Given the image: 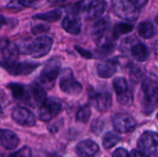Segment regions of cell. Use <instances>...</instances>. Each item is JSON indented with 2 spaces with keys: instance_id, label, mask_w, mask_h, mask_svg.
Masks as SVG:
<instances>
[{
  "instance_id": "cell-29",
  "label": "cell",
  "mask_w": 158,
  "mask_h": 157,
  "mask_svg": "<svg viewBox=\"0 0 158 157\" xmlns=\"http://www.w3.org/2000/svg\"><path fill=\"white\" fill-rule=\"evenodd\" d=\"M8 157H31V151L29 147L25 146L16 153L10 155Z\"/></svg>"
},
{
  "instance_id": "cell-21",
  "label": "cell",
  "mask_w": 158,
  "mask_h": 157,
  "mask_svg": "<svg viewBox=\"0 0 158 157\" xmlns=\"http://www.w3.org/2000/svg\"><path fill=\"white\" fill-rule=\"evenodd\" d=\"M131 55L135 60L139 62H144L149 58L150 50L145 44L138 43L131 46Z\"/></svg>"
},
{
  "instance_id": "cell-22",
  "label": "cell",
  "mask_w": 158,
  "mask_h": 157,
  "mask_svg": "<svg viewBox=\"0 0 158 157\" xmlns=\"http://www.w3.org/2000/svg\"><path fill=\"white\" fill-rule=\"evenodd\" d=\"M62 16V10L60 8H56L44 13H40L34 15L35 19L43 20V21H47V22H56Z\"/></svg>"
},
{
  "instance_id": "cell-24",
  "label": "cell",
  "mask_w": 158,
  "mask_h": 157,
  "mask_svg": "<svg viewBox=\"0 0 158 157\" xmlns=\"http://www.w3.org/2000/svg\"><path fill=\"white\" fill-rule=\"evenodd\" d=\"M139 35L143 38L149 39L155 35V28L153 24L149 21H143L138 26Z\"/></svg>"
},
{
  "instance_id": "cell-15",
  "label": "cell",
  "mask_w": 158,
  "mask_h": 157,
  "mask_svg": "<svg viewBox=\"0 0 158 157\" xmlns=\"http://www.w3.org/2000/svg\"><path fill=\"white\" fill-rule=\"evenodd\" d=\"M92 102L94 106L100 112L107 111L112 105V97L109 93L101 92L95 93L92 96Z\"/></svg>"
},
{
  "instance_id": "cell-2",
  "label": "cell",
  "mask_w": 158,
  "mask_h": 157,
  "mask_svg": "<svg viewBox=\"0 0 158 157\" xmlns=\"http://www.w3.org/2000/svg\"><path fill=\"white\" fill-rule=\"evenodd\" d=\"M142 104L146 114L158 106V81L154 77L145 78L142 83Z\"/></svg>"
},
{
  "instance_id": "cell-9",
  "label": "cell",
  "mask_w": 158,
  "mask_h": 157,
  "mask_svg": "<svg viewBox=\"0 0 158 157\" xmlns=\"http://www.w3.org/2000/svg\"><path fill=\"white\" fill-rule=\"evenodd\" d=\"M45 99H46L45 89L43 86H41L38 82L26 86V95H25L24 103L29 104L32 106L41 105Z\"/></svg>"
},
{
  "instance_id": "cell-34",
  "label": "cell",
  "mask_w": 158,
  "mask_h": 157,
  "mask_svg": "<svg viewBox=\"0 0 158 157\" xmlns=\"http://www.w3.org/2000/svg\"><path fill=\"white\" fill-rule=\"evenodd\" d=\"M48 29H49V27L48 26H45L44 24H42V25H36V26L32 27V32L33 33H40V32L46 31Z\"/></svg>"
},
{
  "instance_id": "cell-39",
  "label": "cell",
  "mask_w": 158,
  "mask_h": 157,
  "mask_svg": "<svg viewBox=\"0 0 158 157\" xmlns=\"http://www.w3.org/2000/svg\"><path fill=\"white\" fill-rule=\"evenodd\" d=\"M2 114V108H1V105H0V115Z\"/></svg>"
},
{
  "instance_id": "cell-35",
  "label": "cell",
  "mask_w": 158,
  "mask_h": 157,
  "mask_svg": "<svg viewBox=\"0 0 158 157\" xmlns=\"http://www.w3.org/2000/svg\"><path fill=\"white\" fill-rule=\"evenodd\" d=\"M130 157H145L140 151L132 150L131 153L130 154Z\"/></svg>"
},
{
  "instance_id": "cell-4",
  "label": "cell",
  "mask_w": 158,
  "mask_h": 157,
  "mask_svg": "<svg viewBox=\"0 0 158 157\" xmlns=\"http://www.w3.org/2000/svg\"><path fill=\"white\" fill-rule=\"evenodd\" d=\"M139 151L145 157H158V134L145 131L138 141Z\"/></svg>"
},
{
  "instance_id": "cell-33",
  "label": "cell",
  "mask_w": 158,
  "mask_h": 157,
  "mask_svg": "<svg viewBox=\"0 0 158 157\" xmlns=\"http://www.w3.org/2000/svg\"><path fill=\"white\" fill-rule=\"evenodd\" d=\"M113 157H130V154L127 150L123 148H118L114 152Z\"/></svg>"
},
{
  "instance_id": "cell-18",
  "label": "cell",
  "mask_w": 158,
  "mask_h": 157,
  "mask_svg": "<svg viewBox=\"0 0 158 157\" xmlns=\"http://www.w3.org/2000/svg\"><path fill=\"white\" fill-rule=\"evenodd\" d=\"M106 8V0H93L87 6V18L89 19H96L100 18Z\"/></svg>"
},
{
  "instance_id": "cell-25",
  "label": "cell",
  "mask_w": 158,
  "mask_h": 157,
  "mask_svg": "<svg viewBox=\"0 0 158 157\" xmlns=\"http://www.w3.org/2000/svg\"><path fill=\"white\" fill-rule=\"evenodd\" d=\"M120 142V138L119 136H118L117 134L113 133V132H107L103 139V146L105 149H110L112 147H114L118 143Z\"/></svg>"
},
{
  "instance_id": "cell-27",
  "label": "cell",
  "mask_w": 158,
  "mask_h": 157,
  "mask_svg": "<svg viewBox=\"0 0 158 157\" xmlns=\"http://www.w3.org/2000/svg\"><path fill=\"white\" fill-rule=\"evenodd\" d=\"M132 29H133V26L129 23H118L113 29V35L115 38H118L122 34H126L131 31Z\"/></svg>"
},
{
  "instance_id": "cell-36",
  "label": "cell",
  "mask_w": 158,
  "mask_h": 157,
  "mask_svg": "<svg viewBox=\"0 0 158 157\" xmlns=\"http://www.w3.org/2000/svg\"><path fill=\"white\" fill-rule=\"evenodd\" d=\"M5 24H6V19H5L2 15H0V30L2 29V27H3Z\"/></svg>"
},
{
  "instance_id": "cell-19",
  "label": "cell",
  "mask_w": 158,
  "mask_h": 157,
  "mask_svg": "<svg viewBox=\"0 0 158 157\" xmlns=\"http://www.w3.org/2000/svg\"><path fill=\"white\" fill-rule=\"evenodd\" d=\"M118 62L115 59L106 60L97 65V73L98 76L103 79L111 78L117 71Z\"/></svg>"
},
{
  "instance_id": "cell-28",
  "label": "cell",
  "mask_w": 158,
  "mask_h": 157,
  "mask_svg": "<svg viewBox=\"0 0 158 157\" xmlns=\"http://www.w3.org/2000/svg\"><path fill=\"white\" fill-rule=\"evenodd\" d=\"M35 0H11L7 4V7L10 9H22L31 6Z\"/></svg>"
},
{
  "instance_id": "cell-40",
  "label": "cell",
  "mask_w": 158,
  "mask_h": 157,
  "mask_svg": "<svg viewBox=\"0 0 158 157\" xmlns=\"http://www.w3.org/2000/svg\"><path fill=\"white\" fill-rule=\"evenodd\" d=\"M157 118H158V114H157Z\"/></svg>"
},
{
  "instance_id": "cell-38",
  "label": "cell",
  "mask_w": 158,
  "mask_h": 157,
  "mask_svg": "<svg viewBox=\"0 0 158 157\" xmlns=\"http://www.w3.org/2000/svg\"><path fill=\"white\" fill-rule=\"evenodd\" d=\"M156 23L158 24V15L156 16Z\"/></svg>"
},
{
  "instance_id": "cell-20",
  "label": "cell",
  "mask_w": 158,
  "mask_h": 157,
  "mask_svg": "<svg viewBox=\"0 0 158 157\" xmlns=\"http://www.w3.org/2000/svg\"><path fill=\"white\" fill-rule=\"evenodd\" d=\"M108 26H109V20L107 18H102L94 23L93 27L92 36L95 43H99L102 41L108 29Z\"/></svg>"
},
{
  "instance_id": "cell-8",
  "label": "cell",
  "mask_w": 158,
  "mask_h": 157,
  "mask_svg": "<svg viewBox=\"0 0 158 157\" xmlns=\"http://www.w3.org/2000/svg\"><path fill=\"white\" fill-rule=\"evenodd\" d=\"M113 87L117 94L118 101L120 105H131L133 101V95L129 88L125 78L118 77L113 81Z\"/></svg>"
},
{
  "instance_id": "cell-32",
  "label": "cell",
  "mask_w": 158,
  "mask_h": 157,
  "mask_svg": "<svg viewBox=\"0 0 158 157\" xmlns=\"http://www.w3.org/2000/svg\"><path fill=\"white\" fill-rule=\"evenodd\" d=\"M75 48H76V50L80 53V55L82 56L83 57H85V58H92V57H93V54H92L90 51L85 50L84 48H82V47H81V46H78V45H76Z\"/></svg>"
},
{
  "instance_id": "cell-31",
  "label": "cell",
  "mask_w": 158,
  "mask_h": 157,
  "mask_svg": "<svg viewBox=\"0 0 158 157\" xmlns=\"http://www.w3.org/2000/svg\"><path fill=\"white\" fill-rule=\"evenodd\" d=\"M128 1L138 10L141 9L142 7H143L148 2V0H128Z\"/></svg>"
},
{
  "instance_id": "cell-13",
  "label": "cell",
  "mask_w": 158,
  "mask_h": 157,
  "mask_svg": "<svg viewBox=\"0 0 158 157\" xmlns=\"http://www.w3.org/2000/svg\"><path fill=\"white\" fill-rule=\"evenodd\" d=\"M137 125L136 120L128 114H118L113 118V126L115 130L121 133L131 132Z\"/></svg>"
},
{
  "instance_id": "cell-30",
  "label": "cell",
  "mask_w": 158,
  "mask_h": 157,
  "mask_svg": "<svg viewBox=\"0 0 158 157\" xmlns=\"http://www.w3.org/2000/svg\"><path fill=\"white\" fill-rule=\"evenodd\" d=\"M104 124L100 119H96L92 124V131L95 134H99L103 130Z\"/></svg>"
},
{
  "instance_id": "cell-26",
  "label": "cell",
  "mask_w": 158,
  "mask_h": 157,
  "mask_svg": "<svg viewBox=\"0 0 158 157\" xmlns=\"http://www.w3.org/2000/svg\"><path fill=\"white\" fill-rule=\"evenodd\" d=\"M91 114L92 111L90 105H83L79 109L76 116V119L81 123H87L91 118Z\"/></svg>"
},
{
  "instance_id": "cell-14",
  "label": "cell",
  "mask_w": 158,
  "mask_h": 157,
  "mask_svg": "<svg viewBox=\"0 0 158 157\" xmlns=\"http://www.w3.org/2000/svg\"><path fill=\"white\" fill-rule=\"evenodd\" d=\"M62 28L70 34H79L81 29V20L78 13L72 11L62 21Z\"/></svg>"
},
{
  "instance_id": "cell-10",
  "label": "cell",
  "mask_w": 158,
  "mask_h": 157,
  "mask_svg": "<svg viewBox=\"0 0 158 157\" xmlns=\"http://www.w3.org/2000/svg\"><path fill=\"white\" fill-rule=\"evenodd\" d=\"M0 65L11 75L19 76V75H28L34 71L36 68L39 66L38 63L35 62H15L12 64H7L3 61H0Z\"/></svg>"
},
{
  "instance_id": "cell-11",
  "label": "cell",
  "mask_w": 158,
  "mask_h": 157,
  "mask_svg": "<svg viewBox=\"0 0 158 157\" xmlns=\"http://www.w3.org/2000/svg\"><path fill=\"white\" fill-rule=\"evenodd\" d=\"M13 120L23 127H32L36 123V118L34 114L28 108L22 106H17L12 111Z\"/></svg>"
},
{
  "instance_id": "cell-6",
  "label": "cell",
  "mask_w": 158,
  "mask_h": 157,
  "mask_svg": "<svg viewBox=\"0 0 158 157\" xmlns=\"http://www.w3.org/2000/svg\"><path fill=\"white\" fill-rule=\"evenodd\" d=\"M62 111L61 103L54 98H46L39 107L38 117L42 121L48 122L58 116Z\"/></svg>"
},
{
  "instance_id": "cell-12",
  "label": "cell",
  "mask_w": 158,
  "mask_h": 157,
  "mask_svg": "<svg viewBox=\"0 0 158 157\" xmlns=\"http://www.w3.org/2000/svg\"><path fill=\"white\" fill-rule=\"evenodd\" d=\"M0 50L3 57V62L12 64L18 61L19 56V50L17 44L9 41L8 39H3L0 43Z\"/></svg>"
},
{
  "instance_id": "cell-3",
  "label": "cell",
  "mask_w": 158,
  "mask_h": 157,
  "mask_svg": "<svg viewBox=\"0 0 158 157\" xmlns=\"http://www.w3.org/2000/svg\"><path fill=\"white\" fill-rule=\"evenodd\" d=\"M60 70H61L60 60H58L57 58L49 59L45 63L44 68H43L39 76L38 83L41 86H43L44 89H51L54 86L55 81L58 78Z\"/></svg>"
},
{
  "instance_id": "cell-7",
  "label": "cell",
  "mask_w": 158,
  "mask_h": 157,
  "mask_svg": "<svg viewBox=\"0 0 158 157\" xmlns=\"http://www.w3.org/2000/svg\"><path fill=\"white\" fill-rule=\"evenodd\" d=\"M112 6L115 14L123 19L134 21L138 19L139 10L128 0H112Z\"/></svg>"
},
{
  "instance_id": "cell-16",
  "label": "cell",
  "mask_w": 158,
  "mask_h": 157,
  "mask_svg": "<svg viewBox=\"0 0 158 157\" xmlns=\"http://www.w3.org/2000/svg\"><path fill=\"white\" fill-rule=\"evenodd\" d=\"M76 152L80 157H94L99 152V146L91 140H85L77 144Z\"/></svg>"
},
{
  "instance_id": "cell-23",
  "label": "cell",
  "mask_w": 158,
  "mask_h": 157,
  "mask_svg": "<svg viewBox=\"0 0 158 157\" xmlns=\"http://www.w3.org/2000/svg\"><path fill=\"white\" fill-rule=\"evenodd\" d=\"M7 87L11 91L12 95H13V97L16 100L24 102L25 95H26V85H22L20 83L12 82V83L8 84Z\"/></svg>"
},
{
  "instance_id": "cell-1",
  "label": "cell",
  "mask_w": 158,
  "mask_h": 157,
  "mask_svg": "<svg viewBox=\"0 0 158 157\" xmlns=\"http://www.w3.org/2000/svg\"><path fill=\"white\" fill-rule=\"evenodd\" d=\"M54 40L50 36H39L33 41L22 42L20 45H18L19 53L30 55L33 58H41L46 56L53 45Z\"/></svg>"
},
{
  "instance_id": "cell-37",
  "label": "cell",
  "mask_w": 158,
  "mask_h": 157,
  "mask_svg": "<svg viewBox=\"0 0 158 157\" xmlns=\"http://www.w3.org/2000/svg\"><path fill=\"white\" fill-rule=\"evenodd\" d=\"M64 1H66V0H48V2L52 3V4H57V3H61Z\"/></svg>"
},
{
  "instance_id": "cell-17",
  "label": "cell",
  "mask_w": 158,
  "mask_h": 157,
  "mask_svg": "<svg viewBox=\"0 0 158 157\" xmlns=\"http://www.w3.org/2000/svg\"><path fill=\"white\" fill-rule=\"evenodd\" d=\"M19 138L16 133L8 130H0V143L7 150H13L19 144Z\"/></svg>"
},
{
  "instance_id": "cell-5",
  "label": "cell",
  "mask_w": 158,
  "mask_h": 157,
  "mask_svg": "<svg viewBox=\"0 0 158 157\" xmlns=\"http://www.w3.org/2000/svg\"><path fill=\"white\" fill-rule=\"evenodd\" d=\"M59 86L63 93L69 95H78L82 91L81 84L75 79L72 70L66 68L59 79Z\"/></svg>"
}]
</instances>
